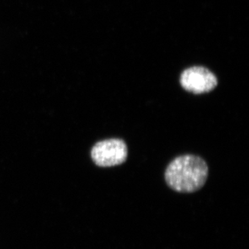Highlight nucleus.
Here are the masks:
<instances>
[{
    "mask_svg": "<svg viewBox=\"0 0 249 249\" xmlns=\"http://www.w3.org/2000/svg\"><path fill=\"white\" fill-rule=\"evenodd\" d=\"M165 176L167 185L174 191L193 193L206 183L208 165L197 156H180L168 165Z\"/></svg>",
    "mask_w": 249,
    "mask_h": 249,
    "instance_id": "f257e3e1",
    "label": "nucleus"
},
{
    "mask_svg": "<svg viewBox=\"0 0 249 249\" xmlns=\"http://www.w3.org/2000/svg\"><path fill=\"white\" fill-rule=\"evenodd\" d=\"M180 82L186 90L197 94L210 92L217 86L214 73L200 66L191 67L184 71Z\"/></svg>",
    "mask_w": 249,
    "mask_h": 249,
    "instance_id": "7ed1b4c3",
    "label": "nucleus"
},
{
    "mask_svg": "<svg viewBox=\"0 0 249 249\" xmlns=\"http://www.w3.org/2000/svg\"><path fill=\"white\" fill-rule=\"evenodd\" d=\"M92 160L100 167L121 165L127 158V147L120 139H109L94 144L90 152Z\"/></svg>",
    "mask_w": 249,
    "mask_h": 249,
    "instance_id": "f03ea898",
    "label": "nucleus"
}]
</instances>
